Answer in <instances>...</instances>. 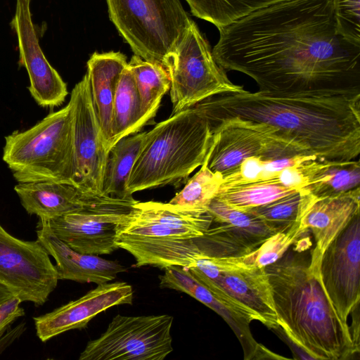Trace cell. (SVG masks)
Returning a JSON list of instances; mask_svg holds the SVG:
<instances>
[{"mask_svg": "<svg viewBox=\"0 0 360 360\" xmlns=\"http://www.w3.org/2000/svg\"><path fill=\"white\" fill-rule=\"evenodd\" d=\"M210 125L238 117L276 127L308 155L347 162L360 153V91L224 92L195 104Z\"/></svg>", "mask_w": 360, "mask_h": 360, "instance_id": "obj_2", "label": "cell"}, {"mask_svg": "<svg viewBox=\"0 0 360 360\" xmlns=\"http://www.w3.org/2000/svg\"><path fill=\"white\" fill-rule=\"evenodd\" d=\"M2 158L18 183L73 184L75 160L71 102L49 113L32 127L6 136Z\"/></svg>", "mask_w": 360, "mask_h": 360, "instance_id": "obj_5", "label": "cell"}, {"mask_svg": "<svg viewBox=\"0 0 360 360\" xmlns=\"http://www.w3.org/2000/svg\"><path fill=\"white\" fill-rule=\"evenodd\" d=\"M199 171L188 179L182 190L169 202L182 207L206 209L211 200L219 191L223 176L213 172L207 166L206 160Z\"/></svg>", "mask_w": 360, "mask_h": 360, "instance_id": "obj_30", "label": "cell"}, {"mask_svg": "<svg viewBox=\"0 0 360 360\" xmlns=\"http://www.w3.org/2000/svg\"><path fill=\"white\" fill-rule=\"evenodd\" d=\"M173 316L117 314L106 330L89 341L79 360H163L173 351Z\"/></svg>", "mask_w": 360, "mask_h": 360, "instance_id": "obj_9", "label": "cell"}, {"mask_svg": "<svg viewBox=\"0 0 360 360\" xmlns=\"http://www.w3.org/2000/svg\"><path fill=\"white\" fill-rule=\"evenodd\" d=\"M37 240L56 261L58 280H70L97 285L114 280L127 269L116 261L98 255L77 252L48 229L37 224Z\"/></svg>", "mask_w": 360, "mask_h": 360, "instance_id": "obj_19", "label": "cell"}, {"mask_svg": "<svg viewBox=\"0 0 360 360\" xmlns=\"http://www.w3.org/2000/svg\"><path fill=\"white\" fill-rule=\"evenodd\" d=\"M21 300L13 296L0 304V335L18 318L25 315L23 308L20 307Z\"/></svg>", "mask_w": 360, "mask_h": 360, "instance_id": "obj_35", "label": "cell"}, {"mask_svg": "<svg viewBox=\"0 0 360 360\" xmlns=\"http://www.w3.org/2000/svg\"><path fill=\"white\" fill-rule=\"evenodd\" d=\"M50 255L36 240L10 234L0 224V285L22 302L43 305L58 285Z\"/></svg>", "mask_w": 360, "mask_h": 360, "instance_id": "obj_11", "label": "cell"}, {"mask_svg": "<svg viewBox=\"0 0 360 360\" xmlns=\"http://www.w3.org/2000/svg\"><path fill=\"white\" fill-rule=\"evenodd\" d=\"M297 191L300 190L284 186L280 184L276 179H274L221 188L215 197L233 208L246 211L267 204Z\"/></svg>", "mask_w": 360, "mask_h": 360, "instance_id": "obj_29", "label": "cell"}, {"mask_svg": "<svg viewBox=\"0 0 360 360\" xmlns=\"http://www.w3.org/2000/svg\"><path fill=\"white\" fill-rule=\"evenodd\" d=\"M25 330V322H21L6 333L0 335V354L18 339Z\"/></svg>", "mask_w": 360, "mask_h": 360, "instance_id": "obj_36", "label": "cell"}, {"mask_svg": "<svg viewBox=\"0 0 360 360\" xmlns=\"http://www.w3.org/2000/svg\"><path fill=\"white\" fill-rule=\"evenodd\" d=\"M14 191L26 212L43 220L79 210L105 196L88 193L73 184L56 181L18 183Z\"/></svg>", "mask_w": 360, "mask_h": 360, "instance_id": "obj_20", "label": "cell"}, {"mask_svg": "<svg viewBox=\"0 0 360 360\" xmlns=\"http://www.w3.org/2000/svg\"><path fill=\"white\" fill-rule=\"evenodd\" d=\"M334 11L340 34L360 45V0H334Z\"/></svg>", "mask_w": 360, "mask_h": 360, "instance_id": "obj_34", "label": "cell"}, {"mask_svg": "<svg viewBox=\"0 0 360 360\" xmlns=\"http://www.w3.org/2000/svg\"><path fill=\"white\" fill-rule=\"evenodd\" d=\"M316 198L302 188L249 212L262 219L276 233L290 229L301 219Z\"/></svg>", "mask_w": 360, "mask_h": 360, "instance_id": "obj_26", "label": "cell"}, {"mask_svg": "<svg viewBox=\"0 0 360 360\" xmlns=\"http://www.w3.org/2000/svg\"><path fill=\"white\" fill-rule=\"evenodd\" d=\"M359 160L335 162L311 185L305 188L316 198L345 193L360 186Z\"/></svg>", "mask_w": 360, "mask_h": 360, "instance_id": "obj_31", "label": "cell"}, {"mask_svg": "<svg viewBox=\"0 0 360 360\" xmlns=\"http://www.w3.org/2000/svg\"><path fill=\"white\" fill-rule=\"evenodd\" d=\"M128 66L135 80L145 126L155 117L163 96L170 89L169 73L160 63L146 60L135 54Z\"/></svg>", "mask_w": 360, "mask_h": 360, "instance_id": "obj_24", "label": "cell"}, {"mask_svg": "<svg viewBox=\"0 0 360 360\" xmlns=\"http://www.w3.org/2000/svg\"><path fill=\"white\" fill-rule=\"evenodd\" d=\"M75 171L73 184L83 191L103 195L102 184L108 152L91 101L86 73L71 91Z\"/></svg>", "mask_w": 360, "mask_h": 360, "instance_id": "obj_14", "label": "cell"}, {"mask_svg": "<svg viewBox=\"0 0 360 360\" xmlns=\"http://www.w3.org/2000/svg\"><path fill=\"white\" fill-rule=\"evenodd\" d=\"M205 286H215L255 312L269 329L279 326L264 268L244 266L232 257L202 255L188 269Z\"/></svg>", "mask_w": 360, "mask_h": 360, "instance_id": "obj_12", "label": "cell"}, {"mask_svg": "<svg viewBox=\"0 0 360 360\" xmlns=\"http://www.w3.org/2000/svg\"><path fill=\"white\" fill-rule=\"evenodd\" d=\"M322 255L312 250L310 262L287 252L264 267L278 323L313 359H349L355 349L349 327L340 321L320 278Z\"/></svg>", "mask_w": 360, "mask_h": 360, "instance_id": "obj_3", "label": "cell"}, {"mask_svg": "<svg viewBox=\"0 0 360 360\" xmlns=\"http://www.w3.org/2000/svg\"><path fill=\"white\" fill-rule=\"evenodd\" d=\"M165 269L164 274L160 276V288L181 291L191 295L217 312L227 323L235 320L236 311L233 307L213 294L188 269L169 266Z\"/></svg>", "mask_w": 360, "mask_h": 360, "instance_id": "obj_28", "label": "cell"}, {"mask_svg": "<svg viewBox=\"0 0 360 360\" xmlns=\"http://www.w3.org/2000/svg\"><path fill=\"white\" fill-rule=\"evenodd\" d=\"M105 1L110 20L134 54L167 70L192 22L180 1Z\"/></svg>", "mask_w": 360, "mask_h": 360, "instance_id": "obj_6", "label": "cell"}, {"mask_svg": "<svg viewBox=\"0 0 360 360\" xmlns=\"http://www.w3.org/2000/svg\"><path fill=\"white\" fill-rule=\"evenodd\" d=\"M127 57L121 52H95L87 61L91 101L101 127L106 150L112 146V109L120 75L127 67Z\"/></svg>", "mask_w": 360, "mask_h": 360, "instance_id": "obj_21", "label": "cell"}, {"mask_svg": "<svg viewBox=\"0 0 360 360\" xmlns=\"http://www.w3.org/2000/svg\"><path fill=\"white\" fill-rule=\"evenodd\" d=\"M14 296L8 289L0 285V304Z\"/></svg>", "mask_w": 360, "mask_h": 360, "instance_id": "obj_38", "label": "cell"}, {"mask_svg": "<svg viewBox=\"0 0 360 360\" xmlns=\"http://www.w3.org/2000/svg\"><path fill=\"white\" fill-rule=\"evenodd\" d=\"M319 274L342 324L360 302V219L356 214L322 254Z\"/></svg>", "mask_w": 360, "mask_h": 360, "instance_id": "obj_13", "label": "cell"}, {"mask_svg": "<svg viewBox=\"0 0 360 360\" xmlns=\"http://www.w3.org/2000/svg\"><path fill=\"white\" fill-rule=\"evenodd\" d=\"M170 79L171 115L214 95L240 91L215 61L210 46L192 20L167 69Z\"/></svg>", "mask_w": 360, "mask_h": 360, "instance_id": "obj_7", "label": "cell"}, {"mask_svg": "<svg viewBox=\"0 0 360 360\" xmlns=\"http://www.w3.org/2000/svg\"><path fill=\"white\" fill-rule=\"evenodd\" d=\"M307 231L300 221L287 231L274 233L249 254L233 258L244 266L264 268L278 261Z\"/></svg>", "mask_w": 360, "mask_h": 360, "instance_id": "obj_32", "label": "cell"}, {"mask_svg": "<svg viewBox=\"0 0 360 360\" xmlns=\"http://www.w3.org/2000/svg\"><path fill=\"white\" fill-rule=\"evenodd\" d=\"M224 70L282 94L360 91V45L338 31L334 0H286L219 30Z\"/></svg>", "mask_w": 360, "mask_h": 360, "instance_id": "obj_1", "label": "cell"}, {"mask_svg": "<svg viewBox=\"0 0 360 360\" xmlns=\"http://www.w3.org/2000/svg\"><path fill=\"white\" fill-rule=\"evenodd\" d=\"M360 187L334 195L316 198L300 224L314 237V250L323 254L350 220L359 213Z\"/></svg>", "mask_w": 360, "mask_h": 360, "instance_id": "obj_22", "label": "cell"}, {"mask_svg": "<svg viewBox=\"0 0 360 360\" xmlns=\"http://www.w3.org/2000/svg\"><path fill=\"white\" fill-rule=\"evenodd\" d=\"M191 13L218 30L262 8L286 0H186Z\"/></svg>", "mask_w": 360, "mask_h": 360, "instance_id": "obj_27", "label": "cell"}, {"mask_svg": "<svg viewBox=\"0 0 360 360\" xmlns=\"http://www.w3.org/2000/svg\"><path fill=\"white\" fill-rule=\"evenodd\" d=\"M212 141L206 158L207 167L223 176L250 157L265 160L308 155L267 124L231 117L211 126Z\"/></svg>", "mask_w": 360, "mask_h": 360, "instance_id": "obj_8", "label": "cell"}, {"mask_svg": "<svg viewBox=\"0 0 360 360\" xmlns=\"http://www.w3.org/2000/svg\"><path fill=\"white\" fill-rule=\"evenodd\" d=\"M338 162L320 160L317 158L303 161L282 169L276 179L286 187L300 190L312 183L330 165Z\"/></svg>", "mask_w": 360, "mask_h": 360, "instance_id": "obj_33", "label": "cell"}, {"mask_svg": "<svg viewBox=\"0 0 360 360\" xmlns=\"http://www.w3.org/2000/svg\"><path fill=\"white\" fill-rule=\"evenodd\" d=\"M207 120L195 106L146 131L127 183L130 195L167 185L179 187L205 161L212 141Z\"/></svg>", "mask_w": 360, "mask_h": 360, "instance_id": "obj_4", "label": "cell"}, {"mask_svg": "<svg viewBox=\"0 0 360 360\" xmlns=\"http://www.w3.org/2000/svg\"><path fill=\"white\" fill-rule=\"evenodd\" d=\"M132 287L125 282L106 283L53 311L34 317L36 333L46 342L73 329H82L101 312L120 304H131Z\"/></svg>", "mask_w": 360, "mask_h": 360, "instance_id": "obj_18", "label": "cell"}, {"mask_svg": "<svg viewBox=\"0 0 360 360\" xmlns=\"http://www.w3.org/2000/svg\"><path fill=\"white\" fill-rule=\"evenodd\" d=\"M134 198L103 196L79 210L37 224L48 229L74 250L89 255H108L118 249L119 225L129 216Z\"/></svg>", "mask_w": 360, "mask_h": 360, "instance_id": "obj_10", "label": "cell"}, {"mask_svg": "<svg viewBox=\"0 0 360 360\" xmlns=\"http://www.w3.org/2000/svg\"><path fill=\"white\" fill-rule=\"evenodd\" d=\"M217 225L193 238L200 251L213 257H240L257 249L276 232L253 214L233 208L214 197L206 207Z\"/></svg>", "mask_w": 360, "mask_h": 360, "instance_id": "obj_16", "label": "cell"}, {"mask_svg": "<svg viewBox=\"0 0 360 360\" xmlns=\"http://www.w3.org/2000/svg\"><path fill=\"white\" fill-rule=\"evenodd\" d=\"M146 135V131H143L124 137L109 150L103 177V195L120 199L134 198L128 193L127 183Z\"/></svg>", "mask_w": 360, "mask_h": 360, "instance_id": "obj_23", "label": "cell"}, {"mask_svg": "<svg viewBox=\"0 0 360 360\" xmlns=\"http://www.w3.org/2000/svg\"><path fill=\"white\" fill-rule=\"evenodd\" d=\"M112 124V146L121 139L139 132L144 127L139 93L128 64L122 71L117 86L113 102Z\"/></svg>", "mask_w": 360, "mask_h": 360, "instance_id": "obj_25", "label": "cell"}, {"mask_svg": "<svg viewBox=\"0 0 360 360\" xmlns=\"http://www.w3.org/2000/svg\"><path fill=\"white\" fill-rule=\"evenodd\" d=\"M212 224L206 209L169 202L137 201L129 216L119 225V240H179L201 236Z\"/></svg>", "mask_w": 360, "mask_h": 360, "instance_id": "obj_15", "label": "cell"}, {"mask_svg": "<svg viewBox=\"0 0 360 360\" xmlns=\"http://www.w3.org/2000/svg\"><path fill=\"white\" fill-rule=\"evenodd\" d=\"M351 313L353 314L349 332L355 349L359 353V304H356Z\"/></svg>", "mask_w": 360, "mask_h": 360, "instance_id": "obj_37", "label": "cell"}, {"mask_svg": "<svg viewBox=\"0 0 360 360\" xmlns=\"http://www.w3.org/2000/svg\"><path fill=\"white\" fill-rule=\"evenodd\" d=\"M31 0H16L11 28L18 37L20 66L28 74V90L38 105L60 106L68 94L67 84L47 60L39 45V37L32 19Z\"/></svg>", "mask_w": 360, "mask_h": 360, "instance_id": "obj_17", "label": "cell"}]
</instances>
